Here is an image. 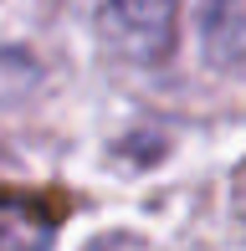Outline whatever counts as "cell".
Segmentation results:
<instances>
[{
  "mask_svg": "<svg viewBox=\"0 0 246 251\" xmlns=\"http://www.w3.org/2000/svg\"><path fill=\"white\" fill-rule=\"evenodd\" d=\"M180 0H103V41L123 62L154 67L174 51Z\"/></svg>",
  "mask_w": 246,
  "mask_h": 251,
  "instance_id": "obj_1",
  "label": "cell"
},
{
  "mask_svg": "<svg viewBox=\"0 0 246 251\" xmlns=\"http://www.w3.org/2000/svg\"><path fill=\"white\" fill-rule=\"evenodd\" d=\"M57 221H62V210L41 205V195L0 190V246H10V241H41V236H51Z\"/></svg>",
  "mask_w": 246,
  "mask_h": 251,
  "instance_id": "obj_2",
  "label": "cell"
}]
</instances>
